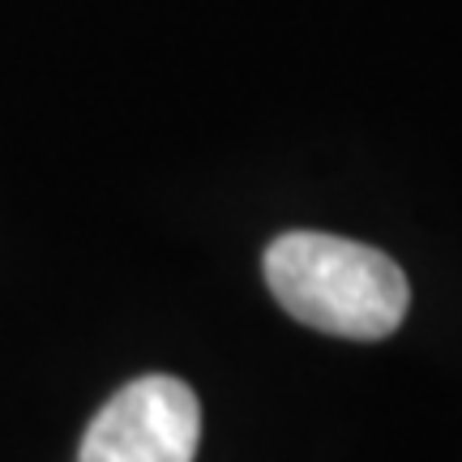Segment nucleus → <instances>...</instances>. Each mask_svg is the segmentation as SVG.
Returning <instances> with one entry per match:
<instances>
[{"mask_svg": "<svg viewBox=\"0 0 462 462\" xmlns=\"http://www.w3.org/2000/svg\"><path fill=\"white\" fill-rule=\"evenodd\" d=\"M265 282L300 326L377 343L402 326L411 282L394 257L326 231H287L262 257Z\"/></svg>", "mask_w": 462, "mask_h": 462, "instance_id": "obj_1", "label": "nucleus"}, {"mask_svg": "<svg viewBox=\"0 0 462 462\" xmlns=\"http://www.w3.org/2000/svg\"><path fill=\"white\" fill-rule=\"evenodd\" d=\"M201 446L198 394L180 377L129 381L82 437L78 462H193Z\"/></svg>", "mask_w": 462, "mask_h": 462, "instance_id": "obj_2", "label": "nucleus"}]
</instances>
